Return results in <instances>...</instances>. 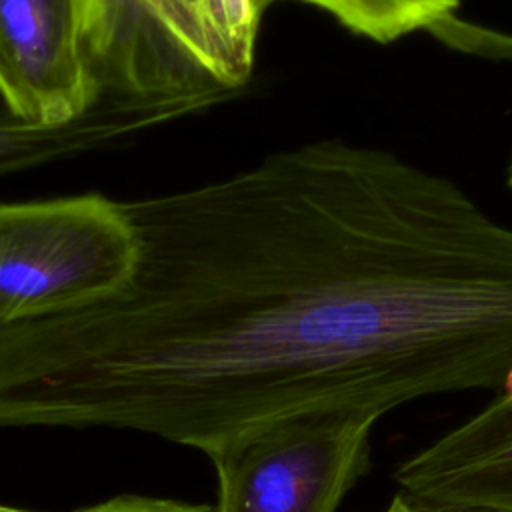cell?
Instances as JSON below:
<instances>
[{"label":"cell","mask_w":512,"mask_h":512,"mask_svg":"<svg viewBox=\"0 0 512 512\" xmlns=\"http://www.w3.org/2000/svg\"><path fill=\"white\" fill-rule=\"evenodd\" d=\"M138 234L98 194L0 204V326L102 302L136 272Z\"/></svg>","instance_id":"obj_1"},{"label":"cell","mask_w":512,"mask_h":512,"mask_svg":"<svg viewBox=\"0 0 512 512\" xmlns=\"http://www.w3.org/2000/svg\"><path fill=\"white\" fill-rule=\"evenodd\" d=\"M382 414L310 408L236 430L204 452L216 472L214 512H336L370 468Z\"/></svg>","instance_id":"obj_2"},{"label":"cell","mask_w":512,"mask_h":512,"mask_svg":"<svg viewBox=\"0 0 512 512\" xmlns=\"http://www.w3.org/2000/svg\"><path fill=\"white\" fill-rule=\"evenodd\" d=\"M116 90L134 92L116 70L112 0H0V100L18 120L70 126Z\"/></svg>","instance_id":"obj_3"},{"label":"cell","mask_w":512,"mask_h":512,"mask_svg":"<svg viewBox=\"0 0 512 512\" xmlns=\"http://www.w3.org/2000/svg\"><path fill=\"white\" fill-rule=\"evenodd\" d=\"M116 70L162 92L242 88L264 10L256 0H112Z\"/></svg>","instance_id":"obj_4"},{"label":"cell","mask_w":512,"mask_h":512,"mask_svg":"<svg viewBox=\"0 0 512 512\" xmlns=\"http://www.w3.org/2000/svg\"><path fill=\"white\" fill-rule=\"evenodd\" d=\"M392 480L426 506L512 512V370L486 406L398 460Z\"/></svg>","instance_id":"obj_5"},{"label":"cell","mask_w":512,"mask_h":512,"mask_svg":"<svg viewBox=\"0 0 512 512\" xmlns=\"http://www.w3.org/2000/svg\"><path fill=\"white\" fill-rule=\"evenodd\" d=\"M194 112H200V102L190 96H142L116 90L70 126L38 128L18 120L0 100V172L116 148Z\"/></svg>","instance_id":"obj_6"},{"label":"cell","mask_w":512,"mask_h":512,"mask_svg":"<svg viewBox=\"0 0 512 512\" xmlns=\"http://www.w3.org/2000/svg\"><path fill=\"white\" fill-rule=\"evenodd\" d=\"M374 42H394L416 30L448 24L460 0H304Z\"/></svg>","instance_id":"obj_7"},{"label":"cell","mask_w":512,"mask_h":512,"mask_svg":"<svg viewBox=\"0 0 512 512\" xmlns=\"http://www.w3.org/2000/svg\"><path fill=\"white\" fill-rule=\"evenodd\" d=\"M76 512H214V506L192 504L176 498L144 496V494H120Z\"/></svg>","instance_id":"obj_8"},{"label":"cell","mask_w":512,"mask_h":512,"mask_svg":"<svg viewBox=\"0 0 512 512\" xmlns=\"http://www.w3.org/2000/svg\"><path fill=\"white\" fill-rule=\"evenodd\" d=\"M380 512H488V510H468V508H442V506H426L416 500L406 498L404 494L396 492L390 502Z\"/></svg>","instance_id":"obj_9"},{"label":"cell","mask_w":512,"mask_h":512,"mask_svg":"<svg viewBox=\"0 0 512 512\" xmlns=\"http://www.w3.org/2000/svg\"><path fill=\"white\" fill-rule=\"evenodd\" d=\"M0 512H32V510H22V508H14V506H4V504H0Z\"/></svg>","instance_id":"obj_10"},{"label":"cell","mask_w":512,"mask_h":512,"mask_svg":"<svg viewBox=\"0 0 512 512\" xmlns=\"http://www.w3.org/2000/svg\"><path fill=\"white\" fill-rule=\"evenodd\" d=\"M256 2H258V6H260L264 12H266V8H268L270 4H274L276 0H256Z\"/></svg>","instance_id":"obj_11"},{"label":"cell","mask_w":512,"mask_h":512,"mask_svg":"<svg viewBox=\"0 0 512 512\" xmlns=\"http://www.w3.org/2000/svg\"><path fill=\"white\" fill-rule=\"evenodd\" d=\"M508 184L512 188V160H510V168H508Z\"/></svg>","instance_id":"obj_12"}]
</instances>
